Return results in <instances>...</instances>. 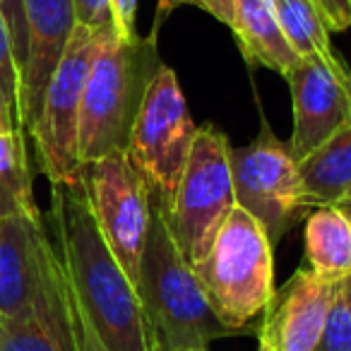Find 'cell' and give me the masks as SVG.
<instances>
[{
  "mask_svg": "<svg viewBox=\"0 0 351 351\" xmlns=\"http://www.w3.org/2000/svg\"><path fill=\"white\" fill-rule=\"evenodd\" d=\"M51 219L70 291L108 351H152L132 282L108 250L82 181L51 186Z\"/></svg>",
  "mask_w": 351,
  "mask_h": 351,
  "instance_id": "1",
  "label": "cell"
},
{
  "mask_svg": "<svg viewBox=\"0 0 351 351\" xmlns=\"http://www.w3.org/2000/svg\"><path fill=\"white\" fill-rule=\"evenodd\" d=\"M161 65L154 29L135 39L118 36L116 27L97 32L80 111V164L128 149L132 123Z\"/></svg>",
  "mask_w": 351,
  "mask_h": 351,
  "instance_id": "2",
  "label": "cell"
},
{
  "mask_svg": "<svg viewBox=\"0 0 351 351\" xmlns=\"http://www.w3.org/2000/svg\"><path fill=\"white\" fill-rule=\"evenodd\" d=\"M137 298L145 315L149 344L207 346L221 337H234L215 315L195 272L171 236L161 205L152 200V221L140 260Z\"/></svg>",
  "mask_w": 351,
  "mask_h": 351,
  "instance_id": "3",
  "label": "cell"
},
{
  "mask_svg": "<svg viewBox=\"0 0 351 351\" xmlns=\"http://www.w3.org/2000/svg\"><path fill=\"white\" fill-rule=\"evenodd\" d=\"M193 272L215 315L239 335H250V322L263 315L274 293V245L236 205Z\"/></svg>",
  "mask_w": 351,
  "mask_h": 351,
  "instance_id": "4",
  "label": "cell"
},
{
  "mask_svg": "<svg viewBox=\"0 0 351 351\" xmlns=\"http://www.w3.org/2000/svg\"><path fill=\"white\" fill-rule=\"evenodd\" d=\"M234 207L229 137L215 123H205L195 132L173 197L161 207L171 236L191 267L205 258Z\"/></svg>",
  "mask_w": 351,
  "mask_h": 351,
  "instance_id": "5",
  "label": "cell"
},
{
  "mask_svg": "<svg viewBox=\"0 0 351 351\" xmlns=\"http://www.w3.org/2000/svg\"><path fill=\"white\" fill-rule=\"evenodd\" d=\"M195 132L197 125L181 82L169 65H161L147 87L125 149L128 159L145 178L152 200L161 207L173 197Z\"/></svg>",
  "mask_w": 351,
  "mask_h": 351,
  "instance_id": "6",
  "label": "cell"
},
{
  "mask_svg": "<svg viewBox=\"0 0 351 351\" xmlns=\"http://www.w3.org/2000/svg\"><path fill=\"white\" fill-rule=\"evenodd\" d=\"M231 178L236 205L263 226L272 245L311 212L298 161L289 142L279 140L265 116L258 135L248 145L231 147Z\"/></svg>",
  "mask_w": 351,
  "mask_h": 351,
  "instance_id": "7",
  "label": "cell"
},
{
  "mask_svg": "<svg viewBox=\"0 0 351 351\" xmlns=\"http://www.w3.org/2000/svg\"><path fill=\"white\" fill-rule=\"evenodd\" d=\"M80 181L108 250L132 287H137L140 260L152 221V195L145 178L125 152H116L99 161L82 164Z\"/></svg>",
  "mask_w": 351,
  "mask_h": 351,
  "instance_id": "8",
  "label": "cell"
},
{
  "mask_svg": "<svg viewBox=\"0 0 351 351\" xmlns=\"http://www.w3.org/2000/svg\"><path fill=\"white\" fill-rule=\"evenodd\" d=\"M94 44H97V32L75 25L58 68L46 87L39 121L29 132L36 142L39 166L51 186L73 183L80 178L82 169L77 156L80 111H82V94L92 65Z\"/></svg>",
  "mask_w": 351,
  "mask_h": 351,
  "instance_id": "9",
  "label": "cell"
},
{
  "mask_svg": "<svg viewBox=\"0 0 351 351\" xmlns=\"http://www.w3.org/2000/svg\"><path fill=\"white\" fill-rule=\"evenodd\" d=\"M284 80L293 106L289 149L301 161L337 130L351 125V73L337 53L335 58H301Z\"/></svg>",
  "mask_w": 351,
  "mask_h": 351,
  "instance_id": "10",
  "label": "cell"
},
{
  "mask_svg": "<svg viewBox=\"0 0 351 351\" xmlns=\"http://www.w3.org/2000/svg\"><path fill=\"white\" fill-rule=\"evenodd\" d=\"M337 282L317 277L303 265L274 289L260 320L258 341L272 351H315Z\"/></svg>",
  "mask_w": 351,
  "mask_h": 351,
  "instance_id": "11",
  "label": "cell"
},
{
  "mask_svg": "<svg viewBox=\"0 0 351 351\" xmlns=\"http://www.w3.org/2000/svg\"><path fill=\"white\" fill-rule=\"evenodd\" d=\"M75 20L73 0H25V29H27V58L20 73V116L22 130L36 125L44 104L46 87L56 73L68 46Z\"/></svg>",
  "mask_w": 351,
  "mask_h": 351,
  "instance_id": "12",
  "label": "cell"
},
{
  "mask_svg": "<svg viewBox=\"0 0 351 351\" xmlns=\"http://www.w3.org/2000/svg\"><path fill=\"white\" fill-rule=\"evenodd\" d=\"M58 258L44 221L0 219V317L22 315L34 306Z\"/></svg>",
  "mask_w": 351,
  "mask_h": 351,
  "instance_id": "13",
  "label": "cell"
},
{
  "mask_svg": "<svg viewBox=\"0 0 351 351\" xmlns=\"http://www.w3.org/2000/svg\"><path fill=\"white\" fill-rule=\"evenodd\" d=\"M0 351H80L63 258H58L46 289L29 311L0 317Z\"/></svg>",
  "mask_w": 351,
  "mask_h": 351,
  "instance_id": "14",
  "label": "cell"
},
{
  "mask_svg": "<svg viewBox=\"0 0 351 351\" xmlns=\"http://www.w3.org/2000/svg\"><path fill=\"white\" fill-rule=\"evenodd\" d=\"M231 32L248 65L274 70L287 77L289 70L301 60L284 36L272 0H236Z\"/></svg>",
  "mask_w": 351,
  "mask_h": 351,
  "instance_id": "15",
  "label": "cell"
},
{
  "mask_svg": "<svg viewBox=\"0 0 351 351\" xmlns=\"http://www.w3.org/2000/svg\"><path fill=\"white\" fill-rule=\"evenodd\" d=\"M298 176L311 210L339 205L351 191V125L308 152L298 161Z\"/></svg>",
  "mask_w": 351,
  "mask_h": 351,
  "instance_id": "16",
  "label": "cell"
},
{
  "mask_svg": "<svg viewBox=\"0 0 351 351\" xmlns=\"http://www.w3.org/2000/svg\"><path fill=\"white\" fill-rule=\"evenodd\" d=\"M303 243L306 267L317 277L330 282L351 277V219L339 205L315 207L308 212Z\"/></svg>",
  "mask_w": 351,
  "mask_h": 351,
  "instance_id": "17",
  "label": "cell"
},
{
  "mask_svg": "<svg viewBox=\"0 0 351 351\" xmlns=\"http://www.w3.org/2000/svg\"><path fill=\"white\" fill-rule=\"evenodd\" d=\"M10 217L44 221L32 188L25 132L0 128V219Z\"/></svg>",
  "mask_w": 351,
  "mask_h": 351,
  "instance_id": "18",
  "label": "cell"
},
{
  "mask_svg": "<svg viewBox=\"0 0 351 351\" xmlns=\"http://www.w3.org/2000/svg\"><path fill=\"white\" fill-rule=\"evenodd\" d=\"M277 20L298 58H335L330 27L313 0H272Z\"/></svg>",
  "mask_w": 351,
  "mask_h": 351,
  "instance_id": "19",
  "label": "cell"
},
{
  "mask_svg": "<svg viewBox=\"0 0 351 351\" xmlns=\"http://www.w3.org/2000/svg\"><path fill=\"white\" fill-rule=\"evenodd\" d=\"M315 351H351V277L337 282Z\"/></svg>",
  "mask_w": 351,
  "mask_h": 351,
  "instance_id": "20",
  "label": "cell"
},
{
  "mask_svg": "<svg viewBox=\"0 0 351 351\" xmlns=\"http://www.w3.org/2000/svg\"><path fill=\"white\" fill-rule=\"evenodd\" d=\"M0 94H3L5 104L17 116V104H20V68H17L15 49H12V39L3 12H0ZM17 121H20V116H17Z\"/></svg>",
  "mask_w": 351,
  "mask_h": 351,
  "instance_id": "21",
  "label": "cell"
},
{
  "mask_svg": "<svg viewBox=\"0 0 351 351\" xmlns=\"http://www.w3.org/2000/svg\"><path fill=\"white\" fill-rule=\"evenodd\" d=\"M200 8L207 15L217 17L219 22H224L226 27L234 25V12H236V0H159L156 3V20H154V32L161 27V22L176 10V8Z\"/></svg>",
  "mask_w": 351,
  "mask_h": 351,
  "instance_id": "22",
  "label": "cell"
},
{
  "mask_svg": "<svg viewBox=\"0 0 351 351\" xmlns=\"http://www.w3.org/2000/svg\"><path fill=\"white\" fill-rule=\"evenodd\" d=\"M0 12L5 17L8 32H10L12 49H15L17 68H25L27 58V29H25V0H0Z\"/></svg>",
  "mask_w": 351,
  "mask_h": 351,
  "instance_id": "23",
  "label": "cell"
},
{
  "mask_svg": "<svg viewBox=\"0 0 351 351\" xmlns=\"http://www.w3.org/2000/svg\"><path fill=\"white\" fill-rule=\"evenodd\" d=\"M73 5L77 25L87 27L92 32H101L106 27H113L108 0H73Z\"/></svg>",
  "mask_w": 351,
  "mask_h": 351,
  "instance_id": "24",
  "label": "cell"
},
{
  "mask_svg": "<svg viewBox=\"0 0 351 351\" xmlns=\"http://www.w3.org/2000/svg\"><path fill=\"white\" fill-rule=\"evenodd\" d=\"M111 8V20L118 36L123 39H135L137 34V0H108Z\"/></svg>",
  "mask_w": 351,
  "mask_h": 351,
  "instance_id": "25",
  "label": "cell"
},
{
  "mask_svg": "<svg viewBox=\"0 0 351 351\" xmlns=\"http://www.w3.org/2000/svg\"><path fill=\"white\" fill-rule=\"evenodd\" d=\"M73 293V291H70ZM73 315H75V330H77V344H80V351H108L104 346V341L99 339V335L94 332L92 322L87 320V315L82 313V308L77 306L73 296Z\"/></svg>",
  "mask_w": 351,
  "mask_h": 351,
  "instance_id": "26",
  "label": "cell"
},
{
  "mask_svg": "<svg viewBox=\"0 0 351 351\" xmlns=\"http://www.w3.org/2000/svg\"><path fill=\"white\" fill-rule=\"evenodd\" d=\"M322 17L330 32H346L351 27V0H322Z\"/></svg>",
  "mask_w": 351,
  "mask_h": 351,
  "instance_id": "27",
  "label": "cell"
},
{
  "mask_svg": "<svg viewBox=\"0 0 351 351\" xmlns=\"http://www.w3.org/2000/svg\"><path fill=\"white\" fill-rule=\"evenodd\" d=\"M0 121L5 123V125H10V128H20V130H22V125H20V121H17L15 111H12V108L5 104V99H3V94H0Z\"/></svg>",
  "mask_w": 351,
  "mask_h": 351,
  "instance_id": "28",
  "label": "cell"
},
{
  "mask_svg": "<svg viewBox=\"0 0 351 351\" xmlns=\"http://www.w3.org/2000/svg\"><path fill=\"white\" fill-rule=\"evenodd\" d=\"M152 351H207V346H161V344H152Z\"/></svg>",
  "mask_w": 351,
  "mask_h": 351,
  "instance_id": "29",
  "label": "cell"
},
{
  "mask_svg": "<svg viewBox=\"0 0 351 351\" xmlns=\"http://www.w3.org/2000/svg\"><path fill=\"white\" fill-rule=\"evenodd\" d=\"M339 207H341V212L351 219V202H339Z\"/></svg>",
  "mask_w": 351,
  "mask_h": 351,
  "instance_id": "30",
  "label": "cell"
},
{
  "mask_svg": "<svg viewBox=\"0 0 351 351\" xmlns=\"http://www.w3.org/2000/svg\"><path fill=\"white\" fill-rule=\"evenodd\" d=\"M341 202H351V191L346 193V195H344V200H341Z\"/></svg>",
  "mask_w": 351,
  "mask_h": 351,
  "instance_id": "31",
  "label": "cell"
},
{
  "mask_svg": "<svg viewBox=\"0 0 351 351\" xmlns=\"http://www.w3.org/2000/svg\"><path fill=\"white\" fill-rule=\"evenodd\" d=\"M0 128H10V125H5V123L0 121ZM12 130H20V128H12ZM22 132H25V130H22Z\"/></svg>",
  "mask_w": 351,
  "mask_h": 351,
  "instance_id": "32",
  "label": "cell"
},
{
  "mask_svg": "<svg viewBox=\"0 0 351 351\" xmlns=\"http://www.w3.org/2000/svg\"><path fill=\"white\" fill-rule=\"evenodd\" d=\"M313 3H315V5L320 8V12H322V0H313Z\"/></svg>",
  "mask_w": 351,
  "mask_h": 351,
  "instance_id": "33",
  "label": "cell"
},
{
  "mask_svg": "<svg viewBox=\"0 0 351 351\" xmlns=\"http://www.w3.org/2000/svg\"><path fill=\"white\" fill-rule=\"evenodd\" d=\"M258 351H272V349H267V346H263V344H260V346H258Z\"/></svg>",
  "mask_w": 351,
  "mask_h": 351,
  "instance_id": "34",
  "label": "cell"
}]
</instances>
